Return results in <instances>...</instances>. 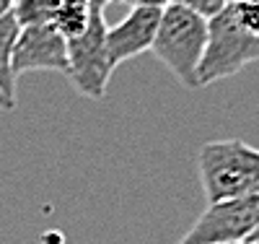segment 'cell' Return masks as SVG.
<instances>
[{
    "label": "cell",
    "mask_w": 259,
    "mask_h": 244,
    "mask_svg": "<svg viewBox=\"0 0 259 244\" xmlns=\"http://www.w3.org/2000/svg\"><path fill=\"white\" fill-rule=\"evenodd\" d=\"M244 244H259V226H256V229H254L246 239H244Z\"/></svg>",
    "instance_id": "e0dca14e"
},
{
    "label": "cell",
    "mask_w": 259,
    "mask_h": 244,
    "mask_svg": "<svg viewBox=\"0 0 259 244\" xmlns=\"http://www.w3.org/2000/svg\"><path fill=\"white\" fill-rule=\"evenodd\" d=\"M109 3H117V0H91V8H99V11H104Z\"/></svg>",
    "instance_id": "2e32d148"
},
{
    "label": "cell",
    "mask_w": 259,
    "mask_h": 244,
    "mask_svg": "<svg viewBox=\"0 0 259 244\" xmlns=\"http://www.w3.org/2000/svg\"><path fill=\"white\" fill-rule=\"evenodd\" d=\"M174 3L192 11V13H197V16H202L205 21H210L212 16H218L228 6V0H174Z\"/></svg>",
    "instance_id": "7c38bea8"
},
{
    "label": "cell",
    "mask_w": 259,
    "mask_h": 244,
    "mask_svg": "<svg viewBox=\"0 0 259 244\" xmlns=\"http://www.w3.org/2000/svg\"><path fill=\"white\" fill-rule=\"evenodd\" d=\"M13 3H16V0H0V18L13 11Z\"/></svg>",
    "instance_id": "5bb4252c"
},
{
    "label": "cell",
    "mask_w": 259,
    "mask_h": 244,
    "mask_svg": "<svg viewBox=\"0 0 259 244\" xmlns=\"http://www.w3.org/2000/svg\"><path fill=\"white\" fill-rule=\"evenodd\" d=\"M158 8H140L133 6L117 26H106V55H109L112 68L133 60L153 47V39L161 24Z\"/></svg>",
    "instance_id": "52a82bcc"
},
{
    "label": "cell",
    "mask_w": 259,
    "mask_h": 244,
    "mask_svg": "<svg viewBox=\"0 0 259 244\" xmlns=\"http://www.w3.org/2000/svg\"><path fill=\"white\" fill-rule=\"evenodd\" d=\"M124 3H133V6H140V8H158V11H163V8H168L174 0H124Z\"/></svg>",
    "instance_id": "4fadbf2b"
},
{
    "label": "cell",
    "mask_w": 259,
    "mask_h": 244,
    "mask_svg": "<svg viewBox=\"0 0 259 244\" xmlns=\"http://www.w3.org/2000/svg\"><path fill=\"white\" fill-rule=\"evenodd\" d=\"M13 107H16V101H11L3 91H0V109H13Z\"/></svg>",
    "instance_id": "9a60e30c"
},
{
    "label": "cell",
    "mask_w": 259,
    "mask_h": 244,
    "mask_svg": "<svg viewBox=\"0 0 259 244\" xmlns=\"http://www.w3.org/2000/svg\"><path fill=\"white\" fill-rule=\"evenodd\" d=\"M91 18V0H52V21L60 37L73 39L85 31Z\"/></svg>",
    "instance_id": "ba28073f"
},
{
    "label": "cell",
    "mask_w": 259,
    "mask_h": 244,
    "mask_svg": "<svg viewBox=\"0 0 259 244\" xmlns=\"http://www.w3.org/2000/svg\"><path fill=\"white\" fill-rule=\"evenodd\" d=\"M200 182L207 203L241 197L259 187V148L244 141H210L200 148Z\"/></svg>",
    "instance_id": "7a4b0ae2"
},
{
    "label": "cell",
    "mask_w": 259,
    "mask_h": 244,
    "mask_svg": "<svg viewBox=\"0 0 259 244\" xmlns=\"http://www.w3.org/2000/svg\"><path fill=\"white\" fill-rule=\"evenodd\" d=\"M34 71H55L68 76V39L60 37L52 24L21 29L13 50V76Z\"/></svg>",
    "instance_id": "8992f818"
},
{
    "label": "cell",
    "mask_w": 259,
    "mask_h": 244,
    "mask_svg": "<svg viewBox=\"0 0 259 244\" xmlns=\"http://www.w3.org/2000/svg\"><path fill=\"white\" fill-rule=\"evenodd\" d=\"M236 244H244V241H236Z\"/></svg>",
    "instance_id": "d6986e66"
},
{
    "label": "cell",
    "mask_w": 259,
    "mask_h": 244,
    "mask_svg": "<svg viewBox=\"0 0 259 244\" xmlns=\"http://www.w3.org/2000/svg\"><path fill=\"white\" fill-rule=\"evenodd\" d=\"M207 44V21L177 3H171L161 13V24L153 39V55L177 76L187 88L197 86V71Z\"/></svg>",
    "instance_id": "6da1fadb"
},
{
    "label": "cell",
    "mask_w": 259,
    "mask_h": 244,
    "mask_svg": "<svg viewBox=\"0 0 259 244\" xmlns=\"http://www.w3.org/2000/svg\"><path fill=\"white\" fill-rule=\"evenodd\" d=\"M21 34V26L8 13L0 18V91L11 101H16V76H13V50L16 39Z\"/></svg>",
    "instance_id": "9c48e42d"
},
{
    "label": "cell",
    "mask_w": 259,
    "mask_h": 244,
    "mask_svg": "<svg viewBox=\"0 0 259 244\" xmlns=\"http://www.w3.org/2000/svg\"><path fill=\"white\" fill-rule=\"evenodd\" d=\"M259 60V37H251L236 21L231 3L207 21V44L197 71V86L231 78Z\"/></svg>",
    "instance_id": "3957f363"
},
{
    "label": "cell",
    "mask_w": 259,
    "mask_h": 244,
    "mask_svg": "<svg viewBox=\"0 0 259 244\" xmlns=\"http://www.w3.org/2000/svg\"><path fill=\"white\" fill-rule=\"evenodd\" d=\"M11 16L21 29L45 26L52 21V0H16Z\"/></svg>",
    "instance_id": "30bf717a"
},
{
    "label": "cell",
    "mask_w": 259,
    "mask_h": 244,
    "mask_svg": "<svg viewBox=\"0 0 259 244\" xmlns=\"http://www.w3.org/2000/svg\"><path fill=\"white\" fill-rule=\"evenodd\" d=\"M112 62L106 55V21L104 11L91 8L83 34L68 39V78L80 96L104 99L112 78Z\"/></svg>",
    "instance_id": "277c9868"
},
{
    "label": "cell",
    "mask_w": 259,
    "mask_h": 244,
    "mask_svg": "<svg viewBox=\"0 0 259 244\" xmlns=\"http://www.w3.org/2000/svg\"><path fill=\"white\" fill-rule=\"evenodd\" d=\"M231 8L241 29H246L251 37H259V0H236Z\"/></svg>",
    "instance_id": "8fae6325"
},
{
    "label": "cell",
    "mask_w": 259,
    "mask_h": 244,
    "mask_svg": "<svg viewBox=\"0 0 259 244\" xmlns=\"http://www.w3.org/2000/svg\"><path fill=\"white\" fill-rule=\"evenodd\" d=\"M259 226V187L241 197L210 203L177 244H236Z\"/></svg>",
    "instance_id": "5b68a950"
},
{
    "label": "cell",
    "mask_w": 259,
    "mask_h": 244,
    "mask_svg": "<svg viewBox=\"0 0 259 244\" xmlns=\"http://www.w3.org/2000/svg\"><path fill=\"white\" fill-rule=\"evenodd\" d=\"M228 3H236V0H228Z\"/></svg>",
    "instance_id": "ac0fdd59"
}]
</instances>
